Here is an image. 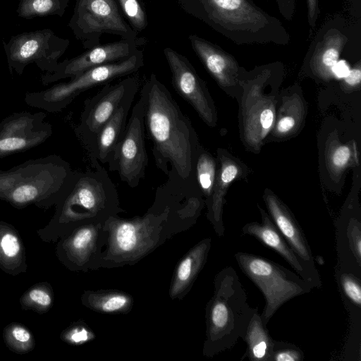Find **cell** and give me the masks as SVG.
<instances>
[{
  "label": "cell",
  "instance_id": "1",
  "mask_svg": "<svg viewBox=\"0 0 361 361\" xmlns=\"http://www.w3.org/2000/svg\"><path fill=\"white\" fill-rule=\"evenodd\" d=\"M167 177L157 188L152 204L142 216L123 219L116 215L106 221L107 240L102 267L133 265L195 224L202 200L195 180H184L171 173Z\"/></svg>",
  "mask_w": 361,
  "mask_h": 361
},
{
  "label": "cell",
  "instance_id": "2",
  "mask_svg": "<svg viewBox=\"0 0 361 361\" xmlns=\"http://www.w3.org/2000/svg\"><path fill=\"white\" fill-rule=\"evenodd\" d=\"M140 96L144 104L145 133L152 142L157 167L166 176L170 172L184 180L194 181L200 147L190 119L153 74Z\"/></svg>",
  "mask_w": 361,
  "mask_h": 361
},
{
  "label": "cell",
  "instance_id": "3",
  "mask_svg": "<svg viewBox=\"0 0 361 361\" xmlns=\"http://www.w3.org/2000/svg\"><path fill=\"white\" fill-rule=\"evenodd\" d=\"M91 168L75 171L72 182L57 203L54 217L37 231L44 242H56L75 228L90 224H104L123 212L116 185L97 160Z\"/></svg>",
  "mask_w": 361,
  "mask_h": 361
},
{
  "label": "cell",
  "instance_id": "4",
  "mask_svg": "<svg viewBox=\"0 0 361 361\" xmlns=\"http://www.w3.org/2000/svg\"><path fill=\"white\" fill-rule=\"evenodd\" d=\"M214 288L205 308L203 355L207 357L231 348L243 339L251 318L258 311L248 304L246 292L233 267H226L216 274Z\"/></svg>",
  "mask_w": 361,
  "mask_h": 361
},
{
  "label": "cell",
  "instance_id": "5",
  "mask_svg": "<svg viewBox=\"0 0 361 361\" xmlns=\"http://www.w3.org/2000/svg\"><path fill=\"white\" fill-rule=\"evenodd\" d=\"M208 18L238 44H288L290 37L281 23L252 0H202Z\"/></svg>",
  "mask_w": 361,
  "mask_h": 361
},
{
  "label": "cell",
  "instance_id": "6",
  "mask_svg": "<svg viewBox=\"0 0 361 361\" xmlns=\"http://www.w3.org/2000/svg\"><path fill=\"white\" fill-rule=\"evenodd\" d=\"M25 167L0 173V200L21 209L30 204L47 207L58 203L68 190L75 171L59 157L51 159L47 166L37 165L35 171Z\"/></svg>",
  "mask_w": 361,
  "mask_h": 361
},
{
  "label": "cell",
  "instance_id": "7",
  "mask_svg": "<svg viewBox=\"0 0 361 361\" xmlns=\"http://www.w3.org/2000/svg\"><path fill=\"white\" fill-rule=\"evenodd\" d=\"M234 257L241 271L264 295L260 317L266 325L283 305L314 288L296 272L268 258L244 252H237Z\"/></svg>",
  "mask_w": 361,
  "mask_h": 361
},
{
  "label": "cell",
  "instance_id": "8",
  "mask_svg": "<svg viewBox=\"0 0 361 361\" xmlns=\"http://www.w3.org/2000/svg\"><path fill=\"white\" fill-rule=\"evenodd\" d=\"M108 163L109 170L116 171L121 180L130 188H136L145 178L148 156L145 147L144 104L140 96Z\"/></svg>",
  "mask_w": 361,
  "mask_h": 361
},
{
  "label": "cell",
  "instance_id": "9",
  "mask_svg": "<svg viewBox=\"0 0 361 361\" xmlns=\"http://www.w3.org/2000/svg\"><path fill=\"white\" fill-rule=\"evenodd\" d=\"M138 87L135 78H128L113 85L105 84L96 94L85 99L76 133L89 157L93 151L97 135L102 128L126 96L133 91L138 90Z\"/></svg>",
  "mask_w": 361,
  "mask_h": 361
},
{
  "label": "cell",
  "instance_id": "10",
  "mask_svg": "<svg viewBox=\"0 0 361 361\" xmlns=\"http://www.w3.org/2000/svg\"><path fill=\"white\" fill-rule=\"evenodd\" d=\"M104 224L79 226L58 240L56 255L63 266L85 272L102 267V249L107 240Z\"/></svg>",
  "mask_w": 361,
  "mask_h": 361
},
{
  "label": "cell",
  "instance_id": "11",
  "mask_svg": "<svg viewBox=\"0 0 361 361\" xmlns=\"http://www.w3.org/2000/svg\"><path fill=\"white\" fill-rule=\"evenodd\" d=\"M142 64L141 59L133 55L124 60L92 68L68 82L60 83L49 89L44 92V98L59 110L84 91L130 74L138 70Z\"/></svg>",
  "mask_w": 361,
  "mask_h": 361
},
{
  "label": "cell",
  "instance_id": "12",
  "mask_svg": "<svg viewBox=\"0 0 361 361\" xmlns=\"http://www.w3.org/2000/svg\"><path fill=\"white\" fill-rule=\"evenodd\" d=\"M164 54L171 72V84L175 91L207 124L212 125L215 116L204 82L184 56L169 48L164 49Z\"/></svg>",
  "mask_w": 361,
  "mask_h": 361
},
{
  "label": "cell",
  "instance_id": "13",
  "mask_svg": "<svg viewBox=\"0 0 361 361\" xmlns=\"http://www.w3.org/2000/svg\"><path fill=\"white\" fill-rule=\"evenodd\" d=\"M59 41L60 39L48 29L13 37L4 45L10 67L17 70L33 62L38 66L55 63L62 53Z\"/></svg>",
  "mask_w": 361,
  "mask_h": 361
},
{
  "label": "cell",
  "instance_id": "14",
  "mask_svg": "<svg viewBox=\"0 0 361 361\" xmlns=\"http://www.w3.org/2000/svg\"><path fill=\"white\" fill-rule=\"evenodd\" d=\"M262 223L251 222L241 229L243 235L254 237L265 246L274 250L293 269L299 276L312 284L314 288H320L322 286L319 272L312 270L301 259L287 243L272 220L260 209Z\"/></svg>",
  "mask_w": 361,
  "mask_h": 361
},
{
  "label": "cell",
  "instance_id": "15",
  "mask_svg": "<svg viewBox=\"0 0 361 361\" xmlns=\"http://www.w3.org/2000/svg\"><path fill=\"white\" fill-rule=\"evenodd\" d=\"M51 134V126L42 124L39 116H10L0 125V157L33 147Z\"/></svg>",
  "mask_w": 361,
  "mask_h": 361
},
{
  "label": "cell",
  "instance_id": "16",
  "mask_svg": "<svg viewBox=\"0 0 361 361\" xmlns=\"http://www.w3.org/2000/svg\"><path fill=\"white\" fill-rule=\"evenodd\" d=\"M77 12V23L85 32H128L114 0H80Z\"/></svg>",
  "mask_w": 361,
  "mask_h": 361
},
{
  "label": "cell",
  "instance_id": "17",
  "mask_svg": "<svg viewBox=\"0 0 361 361\" xmlns=\"http://www.w3.org/2000/svg\"><path fill=\"white\" fill-rule=\"evenodd\" d=\"M266 202L271 219L287 243L307 266L318 272L311 247L296 219L275 197L269 195Z\"/></svg>",
  "mask_w": 361,
  "mask_h": 361
},
{
  "label": "cell",
  "instance_id": "18",
  "mask_svg": "<svg viewBox=\"0 0 361 361\" xmlns=\"http://www.w3.org/2000/svg\"><path fill=\"white\" fill-rule=\"evenodd\" d=\"M212 245V239L206 238L193 246L177 264L169 288L172 300H181L191 289L204 268Z\"/></svg>",
  "mask_w": 361,
  "mask_h": 361
},
{
  "label": "cell",
  "instance_id": "19",
  "mask_svg": "<svg viewBox=\"0 0 361 361\" xmlns=\"http://www.w3.org/2000/svg\"><path fill=\"white\" fill-rule=\"evenodd\" d=\"M129 54V46L126 42L99 46L64 63L56 70V77L72 79L92 68L119 61L127 58Z\"/></svg>",
  "mask_w": 361,
  "mask_h": 361
},
{
  "label": "cell",
  "instance_id": "20",
  "mask_svg": "<svg viewBox=\"0 0 361 361\" xmlns=\"http://www.w3.org/2000/svg\"><path fill=\"white\" fill-rule=\"evenodd\" d=\"M137 91H133L126 96L113 116L102 128L97 135L93 151L89 157L90 161L97 160L102 164L109 162L115 147L125 131L128 113Z\"/></svg>",
  "mask_w": 361,
  "mask_h": 361
},
{
  "label": "cell",
  "instance_id": "21",
  "mask_svg": "<svg viewBox=\"0 0 361 361\" xmlns=\"http://www.w3.org/2000/svg\"><path fill=\"white\" fill-rule=\"evenodd\" d=\"M28 266L23 239L14 226L0 221V269L16 276L26 273Z\"/></svg>",
  "mask_w": 361,
  "mask_h": 361
},
{
  "label": "cell",
  "instance_id": "22",
  "mask_svg": "<svg viewBox=\"0 0 361 361\" xmlns=\"http://www.w3.org/2000/svg\"><path fill=\"white\" fill-rule=\"evenodd\" d=\"M192 46L208 71L219 82L228 79L236 68L233 59L219 47L196 36H191Z\"/></svg>",
  "mask_w": 361,
  "mask_h": 361
},
{
  "label": "cell",
  "instance_id": "23",
  "mask_svg": "<svg viewBox=\"0 0 361 361\" xmlns=\"http://www.w3.org/2000/svg\"><path fill=\"white\" fill-rule=\"evenodd\" d=\"M82 304L88 309L103 314H127L133 307V298L118 290H85Z\"/></svg>",
  "mask_w": 361,
  "mask_h": 361
},
{
  "label": "cell",
  "instance_id": "24",
  "mask_svg": "<svg viewBox=\"0 0 361 361\" xmlns=\"http://www.w3.org/2000/svg\"><path fill=\"white\" fill-rule=\"evenodd\" d=\"M262 322L260 314L256 312L251 318L243 340L247 348L242 359L250 361H270L274 339L271 336Z\"/></svg>",
  "mask_w": 361,
  "mask_h": 361
},
{
  "label": "cell",
  "instance_id": "25",
  "mask_svg": "<svg viewBox=\"0 0 361 361\" xmlns=\"http://www.w3.org/2000/svg\"><path fill=\"white\" fill-rule=\"evenodd\" d=\"M54 294L51 284L47 281L32 286L20 296L19 302L24 310L44 314L53 307Z\"/></svg>",
  "mask_w": 361,
  "mask_h": 361
},
{
  "label": "cell",
  "instance_id": "26",
  "mask_svg": "<svg viewBox=\"0 0 361 361\" xmlns=\"http://www.w3.org/2000/svg\"><path fill=\"white\" fill-rule=\"evenodd\" d=\"M346 42L347 38L337 31L326 34L316 47L313 56L314 63L319 67L332 71Z\"/></svg>",
  "mask_w": 361,
  "mask_h": 361
},
{
  "label": "cell",
  "instance_id": "27",
  "mask_svg": "<svg viewBox=\"0 0 361 361\" xmlns=\"http://www.w3.org/2000/svg\"><path fill=\"white\" fill-rule=\"evenodd\" d=\"M3 339L11 351L20 355L28 353L35 347L32 332L25 325L16 322L4 328Z\"/></svg>",
  "mask_w": 361,
  "mask_h": 361
},
{
  "label": "cell",
  "instance_id": "28",
  "mask_svg": "<svg viewBox=\"0 0 361 361\" xmlns=\"http://www.w3.org/2000/svg\"><path fill=\"white\" fill-rule=\"evenodd\" d=\"M335 277L345 305L361 310V278L335 268Z\"/></svg>",
  "mask_w": 361,
  "mask_h": 361
},
{
  "label": "cell",
  "instance_id": "29",
  "mask_svg": "<svg viewBox=\"0 0 361 361\" xmlns=\"http://www.w3.org/2000/svg\"><path fill=\"white\" fill-rule=\"evenodd\" d=\"M195 178L201 191L209 200L212 197L215 179V163L204 152H198L195 164ZM207 200V202H208Z\"/></svg>",
  "mask_w": 361,
  "mask_h": 361
},
{
  "label": "cell",
  "instance_id": "30",
  "mask_svg": "<svg viewBox=\"0 0 361 361\" xmlns=\"http://www.w3.org/2000/svg\"><path fill=\"white\" fill-rule=\"evenodd\" d=\"M61 0H20L18 8L23 18L55 14L60 11Z\"/></svg>",
  "mask_w": 361,
  "mask_h": 361
},
{
  "label": "cell",
  "instance_id": "31",
  "mask_svg": "<svg viewBox=\"0 0 361 361\" xmlns=\"http://www.w3.org/2000/svg\"><path fill=\"white\" fill-rule=\"evenodd\" d=\"M94 337V332L82 321L73 322L60 334L61 340L71 345H83Z\"/></svg>",
  "mask_w": 361,
  "mask_h": 361
},
{
  "label": "cell",
  "instance_id": "32",
  "mask_svg": "<svg viewBox=\"0 0 361 361\" xmlns=\"http://www.w3.org/2000/svg\"><path fill=\"white\" fill-rule=\"evenodd\" d=\"M305 355L296 345L274 340L270 361H302Z\"/></svg>",
  "mask_w": 361,
  "mask_h": 361
},
{
  "label": "cell",
  "instance_id": "33",
  "mask_svg": "<svg viewBox=\"0 0 361 361\" xmlns=\"http://www.w3.org/2000/svg\"><path fill=\"white\" fill-rule=\"evenodd\" d=\"M126 15L131 23L138 30L146 25V17L137 0H119Z\"/></svg>",
  "mask_w": 361,
  "mask_h": 361
},
{
  "label": "cell",
  "instance_id": "34",
  "mask_svg": "<svg viewBox=\"0 0 361 361\" xmlns=\"http://www.w3.org/2000/svg\"><path fill=\"white\" fill-rule=\"evenodd\" d=\"M307 6V20L311 28L310 32L315 28L319 14V0H306Z\"/></svg>",
  "mask_w": 361,
  "mask_h": 361
},
{
  "label": "cell",
  "instance_id": "35",
  "mask_svg": "<svg viewBox=\"0 0 361 361\" xmlns=\"http://www.w3.org/2000/svg\"><path fill=\"white\" fill-rule=\"evenodd\" d=\"M280 13L287 20H291L295 12V0H276Z\"/></svg>",
  "mask_w": 361,
  "mask_h": 361
},
{
  "label": "cell",
  "instance_id": "36",
  "mask_svg": "<svg viewBox=\"0 0 361 361\" xmlns=\"http://www.w3.org/2000/svg\"><path fill=\"white\" fill-rule=\"evenodd\" d=\"M350 155V152L348 147L341 146L338 147L333 154L334 164L338 167L344 166L348 162Z\"/></svg>",
  "mask_w": 361,
  "mask_h": 361
},
{
  "label": "cell",
  "instance_id": "37",
  "mask_svg": "<svg viewBox=\"0 0 361 361\" xmlns=\"http://www.w3.org/2000/svg\"><path fill=\"white\" fill-rule=\"evenodd\" d=\"M238 169L234 165H226L222 169L220 181L223 185L231 183L238 174Z\"/></svg>",
  "mask_w": 361,
  "mask_h": 361
},
{
  "label": "cell",
  "instance_id": "38",
  "mask_svg": "<svg viewBox=\"0 0 361 361\" xmlns=\"http://www.w3.org/2000/svg\"><path fill=\"white\" fill-rule=\"evenodd\" d=\"M350 71V68L345 61H338L332 68V73L339 78H344Z\"/></svg>",
  "mask_w": 361,
  "mask_h": 361
},
{
  "label": "cell",
  "instance_id": "39",
  "mask_svg": "<svg viewBox=\"0 0 361 361\" xmlns=\"http://www.w3.org/2000/svg\"><path fill=\"white\" fill-rule=\"evenodd\" d=\"M345 81L350 85H355L360 82L361 71L359 68L350 70L348 75L344 78Z\"/></svg>",
  "mask_w": 361,
  "mask_h": 361
},
{
  "label": "cell",
  "instance_id": "40",
  "mask_svg": "<svg viewBox=\"0 0 361 361\" xmlns=\"http://www.w3.org/2000/svg\"><path fill=\"white\" fill-rule=\"evenodd\" d=\"M274 120V114L271 110L264 109L260 115V123L263 128L268 129L271 127Z\"/></svg>",
  "mask_w": 361,
  "mask_h": 361
},
{
  "label": "cell",
  "instance_id": "41",
  "mask_svg": "<svg viewBox=\"0 0 361 361\" xmlns=\"http://www.w3.org/2000/svg\"><path fill=\"white\" fill-rule=\"evenodd\" d=\"M295 125L294 119L290 116L282 118L278 123V130L281 133L289 131Z\"/></svg>",
  "mask_w": 361,
  "mask_h": 361
}]
</instances>
